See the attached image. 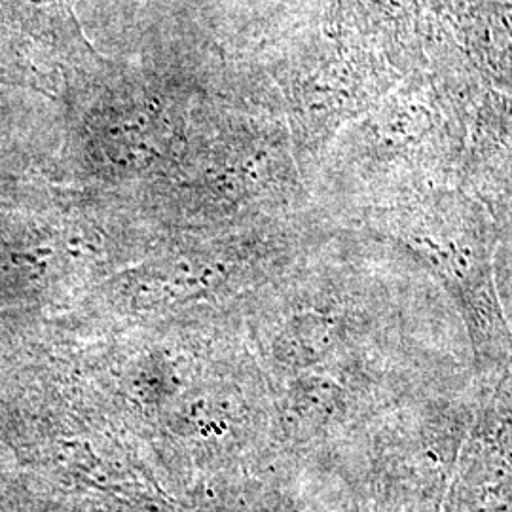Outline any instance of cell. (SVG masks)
Segmentation results:
<instances>
[{"label":"cell","instance_id":"6da1fadb","mask_svg":"<svg viewBox=\"0 0 512 512\" xmlns=\"http://www.w3.org/2000/svg\"><path fill=\"white\" fill-rule=\"evenodd\" d=\"M403 241L433 266L463 311L482 366L512 359V336L495 291L492 253L484 226L463 202L435 200L406 211Z\"/></svg>","mask_w":512,"mask_h":512}]
</instances>
